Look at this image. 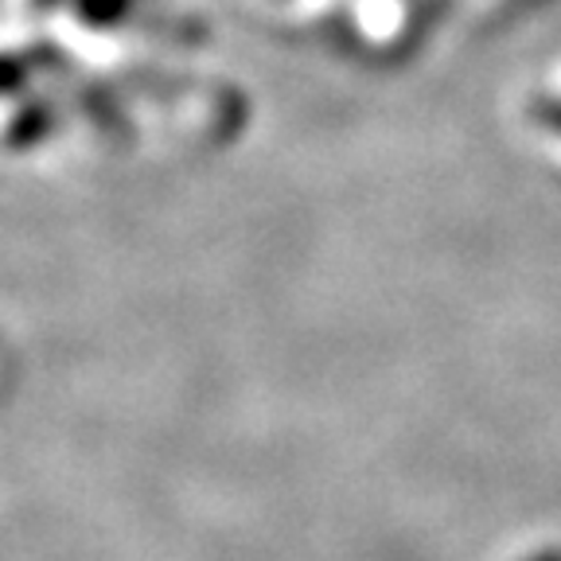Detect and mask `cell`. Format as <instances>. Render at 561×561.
Returning a JSON list of instances; mask_svg holds the SVG:
<instances>
[{
  "instance_id": "3",
  "label": "cell",
  "mask_w": 561,
  "mask_h": 561,
  "mask_svg": "<svg viewBox=\"0 0 561 561\" xmlns=\"http://www.w3.org/2000/svg\"><path fill=\"white\" fill-rule=\"evenodd\" d=\"M32 75H35L32 62L16 59V55H4V59H0V94H12V90H24Z\"/></svg>"
},
{
  "instance_id": "4",
  "label": "cell",
  "mask_w": 561,
  "mask_h": 561,
  "mask_svg": "<svg viewBox=\"0 0 561 561\" xmlns=\"http://www.w3.org/2000/svg\"><path fill=\"white\" fill-rule=\"evenodd\" d=\"M35 4H39V9L47 12V9H55V4H62V0H35Z\"/></svg>"
},
{
  "instance_id": "1",
  "label": "cell",
  "mask_w": 561,
  "mask_h": 561,
  "mask_svg": "<svg viewBox=\"0 0 561 561\" xmlns=\"http://www.w3.org/2000/svg\"><path fill=\"white\" fill-rule=\"evenodd\" d=\"M51 129H55L51 102H32V105H24L16 117H12L9 145H16V149H27V145H39L44 137H51Z\"/></svg>"
},
{
  "instance_id": "2",
  "label": "cell",
  "mask_w": 561,
  "mask_h": 561,
  "mask_svg": "<svg viewBox=\"0 0 561 561\" xmlns=\"http://www.w3.org/2000/svg\"><path fill=\"white\" fill-rule=\"evenodd\" d=\"M75 4V16L87 27H117L125 24V16L133 12V0H70Z\"/></svg>"
}]
</instances>
